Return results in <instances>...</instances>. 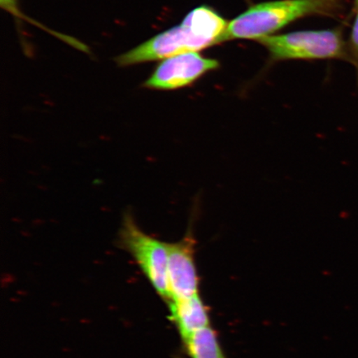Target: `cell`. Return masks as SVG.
<instances>
[{"label": "cell", "instance_id": "cell-1", "mask_svg": "<svg viewBox=\"0 0 358 358\" xmlns=\"http://www.w3.org/2000/svg\"><path fill=\"white\" fill-rule=\"evenodd\" d=\"M227 24L213 8L200 6L187 13L181 24L157 34L115 60L120 66H129L199 52L221 43Z\"/></svg>", "mask_w": 358, "mask_h": 358}, {"label": "cell", "instance_id": "cell-2", "mask_svg": "<svg viewBox=\"0 0 358 358\" xmlns=\"http://www.w3.org/2000/svg\"><path fill=\"white\" fill-rule=\"evenodd\" d=\"M343 0H277L256 4L228 22L222 42L258 40L271 35L301 17L334 16L342 10Z\"/></svg>", "mask_w": 358, "mask_h": 358}, {"label": "cell", "instance_id": "cell-3", "mask_svg": "<svg viewBox=\"0 0 358 358\" xmlns=\"http://www.w3.org/2000/svg\"><path fill=\"white\" fill-rule=\"evenodd\" d=\"M257 41L277 61L340 59L352 64L348 44L341 29L268 35Z\"/></svg>", "mask_w": 358, "mask_h": 358}, {"label": "cell", "instance_id": "cell-4", "mask_svg": "<svg viewBox=\"0 0 358 358\" xmlns=\"http://www.w3.org/2000/svg\"><path fill=\"white\" fill-rule=\"evenodd\" d=\"M118 241L120 248L131 255L156 293L168 303V243L142 231L131 212L123 215Z\"/></svg>", "mask_w": 358, "mask_h": 358}, {"label": "cell", "instance_id": "cell-5", "mask_svg": "<svg viewBox=\"0 0 358 358\" xmlns=\"http://www.w3.org/2000/svg\"><path fill=\"white\" fill-rule=\"evenodd\" d=\"M192 226L189 225L181 240L168 243L169 302L199 294L200 279L195 262L196 241Z\"/></svg>", "mask_w": 358, "mask_h": 358}, {"label": "cell", "instance_id": "cell-6", "mask_svg": "<svg viewBox=\"0 0 358 358\" xmlns=\"http://www.w3.org/2000/svg\"><path fill=\"white\" fill-rule=\"evenodd\" d=\"M219 62L198 52L181 53L165 58L143 87L158 91H172L189 86L208 71L217 69Z\"/></svg>", "mask_w": 358, "mask_h": 358}, {"label": "cell", "instance_id": "cell-7", "mask_svg": "<svg viewBox=\"0 0 358 358\" xmlns=\"http://www.w3.org/2000/svg\"><path fill=\"white\" fill-rule=\"evenodd\" d=\"M168 303L170 317L176 325L183 342L199 331L211 326L208 307L200 294Z\"/></svg>", "mask_w": 358, "mask_h": 358}, {"label": "cell", "instance_id": "cell-8", "mask_svg": "<svg viewBox=\"0 0 358 358\" xmlns=\"http://www.w3.org/2000/svg\"><path fill=\"white\" fill-rule=\"evenodd\" d=\"M183 343L191 358H227L216 331L211 326L199 331Z\"/></svg>", "mask_w": 358, "mask_h": 358}, {"label": "cell", "instance_id": "cell-9", "mask_svg": "<svg viewBox=\"0 0 358 358\" xmlns=\"http://www.w3.org/2000/svg\"><path fill=\"white\" fill-rule=\"evenodd\" d=\"M357 6L356 16L348 44L352 64L358 69V0H357Z\"/></svg>", "mask_w": 358, "mask_h": 358}, {"label": "cell", "instance_id": "cell-10", "mask_svg": "<svg viewBox=\"0 0 358 358\" xmlns=\"http://www.w3.org/2000/svg\"><path fill=\"white\" fill-rule=\"evenodd\" d=\"M0 6H1L2 8L4 10L8 11L10 13L13 17H17L20 20L29 21L37 25L38 27H41V24H38V22H36L32 21V20L29 19L28 17L22 15L17 8V0H0ZM42 28V27H41Z\"/></svg>", "mask_w": 358, "mask_h": 358}]
</instances>
